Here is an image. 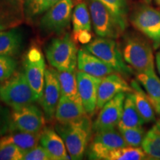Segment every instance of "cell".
<instances>
[{
    "label": "cell",
    "mask_w": 160,
    "mask_h": 160,
    "mask_svg": "<svg viewBox=\"0 0 160 160\" xmlns=\"http://www.w3.org/2000/svg\"><path fill=\"white\" fill-rule=\"evenodd\" d=\"M55 130L62 138L71 159H82L93 133V123L88 114L71 122H58Z\"/></svg>",
    "instance_id": "obj_1"
},
{
    "label": "cell",
    "mask_w": 160,
    "mask_h": 160,
    "mask_svg": "<svg viewBox=\"0 0 160 160\" xmlns=\"http://www.w3.org/2000/svg\"><path fill=\"white\" fill-rule=\"evenodd\" d=\"M142 148L149 159L160 160V122L158 121L144 138Z\"/></svg>",
    "instance_id": "obj_26"
},
{
    "label": "cell",
    "mask_w": 160,
    "mask_h": 160,
    "mask_svg": "<svg viewBox=\"0 0 160 160\" xmlns=\"http://www.w3.org/2000/svg\"><path fill=\"white\" fill-rule=\"evenodd\" d=\"M0 99L12 108L33 104L39 97L32 89L24 71H19L0 85Z\"/></svg>",
    "instance_id": "obj_2"
},
{
    "label": "cell",
    "mask_w": 160,
    "mask_h": 160,
    "mask_svg": "<svg viewBox=\"0 0 160 160\" xmlns=\"http://www.w3.org/2000/svg\"><path fill=\"white\" fill-rule=\"evenodd\" d=\"M133 27L148 38L154 49L160 46V11L148 5H142L131 16Z\"/></svg>",
    "instance_id": "obj_8"
},
{
    "label": "cell",
    "mask_w": 160,
    "mask_h": 160,
    "mask_svg": "<svg viewBox=\"0 0 160 160\" xmlns=\"http://www.w3.org/2000/svg\"><path fill=\"white\" fill-rule=\"evenodd\" d=\"M11 112L0 105V138L11 131Z\"/></svg>",
    "instance_id": "obj_35"
},
{
    "label": "cell",
    "mask_w": 160,
    "mask_h": 160,
    "mask_svg": "<svg viewBox=\"0 0 160 160\" xmlns=\"http://www.w3.org/2000/svg\"><path fill=\"white\" fill-rule=\"evenodd\" d=\"M77 68L88 74L102 78L116 72L111 66L92 54L84 47L78 51Z\"/></svg>",
    "instance_id": "obj_16"
},
{
    "label": "cell",
    "mask_w": 160,
    "mask_h": 160,
    "mask_svg": "<svg viewBox=\"0 0 160 160\" xmlns=\"http://www.w3.org/2000/svg\"><path fill=\"white\" fill-rule=\"evenodd\" d=\"M151 1H152V0H145V2H146V3H148V4L151 3Z\"/></svg>",
    "instance_id": "obj_38"
},
{
    "label": "cell",
    "mask_w": 160,
    "mask_h": 160,
    "mask_svg": "<svg viewBox=\"0 0 160 160\" xmlns=\"http://www.w3.org/2000/svg\"><path fill=\"white\" fill-rule=\"evenodd\" d=\"M84 48L120 74L129 76L132 73V69L126 64L121 49L113 39L95 38Z\"/></svg>",
    "instance_id": "obj_5"
},
{
    "label": "cell",
    "mask_w": 160,
    "mask_h": 160,
    "mask_svg": "<svg viewBox=\"0 0 160 160\" xmlns=\"http://www.w3.org/2000/svg\"><path fill=\"white\" fill-rule=\"evenodd\" d=\"M22 160H53V157L42 146H37L25 152Z\"/></svg>",
    "instance_id": "obj_34"
},
{
    "label": "cell",
    "mask_w": 160,
    "mask_h": 160,
    "mask_svg": "<svg viewBox=\"0 0 160 160\" xmlns=\"http://www.w3.org/2000/svg\"><path fill=\"white\" fill-rule=\"evenodd\" d=\"M71 21L73 33L82 31H91V14L85 2H80L76 6L72 13Z\"/></svg>",
    "instance_id": "obj_27"
},
{
    "label": "cell",
    "mask_w": 160,
    "mask_h": 160,
    "mask_svg": "<svg viewBox=\"0 0 160 160\" xmlns=\"http://www.w3.org/2000/svg\"><path fill=\"white\" fill-rule=\"evenodd\" d=\"M25 152L11 143L0 141V160H22Z\"/></svg>",
    "instance_id": "obj_32"
},
{
    "label": "cell",
    "mask_w": 160,
    "mask_h": 160,
    "mask_svg": "<svg viewBox=\"0 0 160 160\" xmlns=\"http://www.w3.org/2000/svg\"><path fill=\"white\" fill-rule=\"evenodd\" d=\"M149 157L142 148L125 146L119 148L109 153L107 160H144Z\"/></svg>",
    "instance_id": "obj_29"
},
{
    "label": "cell",
    "mask_w": 160,
    "mask_h": 160,
    "mask_svg": "<svg viewBox=\"0 0 160 160\" xmlns=\"http://www.w3.org/2000/svg\"><path fill=\"white\" fill-rule=\"evenodd\" d=\"M156 2H157L159 5H160V0H156Z\"/></svg>",
    "instance_id": "obj_39"
},
{
    "label": "cell",
    "mask_w": 160,
    "mask_h": 160,
    "mask_svg": "<svg viewBox=\"0 0 160 160\" xmlns=\"http://www.w3.org/2000/svg\"><path fill=\"white\" fill-rule=\"evenodd\" d=\"M120 49L125 62L137 72L154 69L153 50L142 37L133 34L125 36Z\"/></svg>",
    "instance_id": "obj_3"
},
{
    "label": "cell",
    "mask_w": 160,
    "mask_h": 160,
    "mask_svg": "<svg viewBox=\"0 0 160 160\" xmlns=\"http://www.w3.org/2000/svg\"><path fill=\"white\" fill-rule=\"evenodd\" d=\"M87 115L83 106L63 96H60L55 118L59 123H68Z\"/></svg>",
    "instance_id": "obj_20"
},
{
    "label": "cell",
    "mask_w": 160,
    "mask_h": 160,
    "mask_svg": "<svg viewBox=\"0 0 160 160\" xmlns=\"http://www.w3.org/2000/svg\"><path fill=\"white\" fill-rule=\"evenodd\" d=\"M125 93H120L102 108L93 123V131L98 132L115 128L118 126L122 113Z\"/></svg>",
    "instance_id": "obj_12"
},
{
    "label": "cell",
    "mask_w": 160,
    "mask_h": 160,
    "mask_svg": "<svg viewBox=\"0 0 160 160\" xmlns=\"http://www.w3.org/2000/svg\"><path fill=\"white\" fill-rule=\"evenodd\" d=\"M45 53L50 65L57 71L76 70L78 50L74 40L68 33L54 38L46 48Z\"/></svg>",
    "instance_id": "obj_4"
},
{
    "label": "cell",
    "mask_w": 160,
    "mask_h": 160,
    "mask_svg": "<svg viewBox=\"0 0 160 160\" xmlns=\"http://www.w3.org/2000/svg\"><path fill=\"white\" fill-rule=\"evenodd\" d=\"M89 11L93 30L100 37L117 39L125 31L112 13L97 0H90Z\"/></svg>",
    "instance_id": "obj_6"
},
{
    "label": "cell",
    "mask_w": 160,
    "mask_h": 160,
    "mask_svg": "<svg viewBox=\"0 0 160 160\" xmlns=\"http://www.w3.org/2000/svg\"><path fill=\"white\" fill-rule=\"evenodd\" d=\"M120 133L122 136L128 146L139 147L142 145L145 131L142 127L141 128H118Z\"/></svg>",
    "instance_id": "obj_31"
},
{
    "label": "cell",
    "mask_w": 160,
    "mask_h": 160,
    "mask_svg": "<svg viewBox=\"0 0 160 160\" xmlns=\"http://www.w3.org/2000/svg\"><path fill=\"white\" fill-rule=\"evenodd\" d=\"M22 35L17 29L0 31V55L13 56L19 53L22 45Z\"/></svg>",
    "instance_id": "obj_23"
},
{
    "label": "cell",
    "mask_w": 160,
    "mask_h": 160,
    "mask_svg": "<svg viewBox=\"0 0 160 160\" xmlns=\"http://www.w3.org/2000/svg\"><path fill=\"white\" fill-rule=\"evenodd\" d=\"M101 2L119 22L125 30L128 26L129 7L128 0H97Z\"/></svg>",
    "instance_id": "obj_28"
},
{
    "label": "cell",
    "mask_w": 160,
    "mask_h": 160,
    "mask_svg": "<svg viewBox=\"0 0 160 160\" xmlns=\"http://www.w3.org/2000/svg\"><path fill=\"white\" fill-rule=\"evenodd\" d=\"M73 40L78 42L82 45H87L92 40V34L91 31H82L73 33Z\"/></svg>",
    "instance_id": "obj_36"
},
{
    "label": "cell",
    "mask_w": 160,
    "mask_h": 160,
    "mask_svg": "<svg viewBox=\"0 0 160 160\" xmlns=\"http://www.w3.org/2000/svg\"><path fill=\"white\" fill-rule=\"evenodd\" d=\"M57 75L60 84L61 96L82 105L78 91L77 73L75 71H57Z\"/></svg>",
    "instance_id": "obj_24"
},
{
    "label": "cell",
    "mask_w": 160,
    "mask_h": 160,
    "mask_svg": "<svg viewBox=\"0 0 160 160\" xmlns=\"http://www.w3.org/2000/svg\"><path fill=\"white\" fill-rule=\"evenodd\" d=\"M60 0H24L25 15L28 19H34L45 13Z\"/></svg>",
    "instance_id": "obj_30"
},
{
    "label": "cell",
    "mask_w": 160,
    "mask_h": 160,
    "mask_svg": "<svg viewBox=\"0 0 160 160\" xmlns=\"http://www.w3.org/2000/svg\"><path fill=\"white\" fill-rule=\"evenodd\" d=\"M60 96L61 90L57 71L53 68H47L45 70L43 93L39 99L47 119H52L55 117Z\"/></svg>",
    "instance_id": "obj_13"
},
{
    "label": "cell",
    "mask_w": 160,
    "mask_h": 160,
    "mask_svg": "<svg viewBox=\"0 0 160 160\" xmlns=\"http://www.w3.org/2000/svg\"><path fill=\"white\" fill-rule=\"evenodd\" d=\"M24 13V0H0V31L19 25Z\"/></svg>",
    "instance_id": "obj_17"
},
{
    "label": "cell",
    "mask_w": 160,
    "mask_h": 160,
    "mask_svg": "<svg viewBox=\"0 0 160 160\" xmlns=\"http://www.w3.org/2000/svg\"><path fill=\"white\" fill-rule=\"evenodd\" d=\"M128 146L119 130L116 128L96 132L87 149L88 159L107 160L113 150Z\"/></svg>",
    "instance_id": "obj_10"
},
{
    "label": "cell",
    "mask_w": 160,
    "mask_h": 160,
    "mask_svg": "<svg viewBox=\"0 0 160 160\" xmlns=\"http://www.w3.org/2000/svg\"><path fill=\"white\" fill-rule=\"evenodd\" d=\"M159 116H160V113H159ZM159 122H160V119H159Z\"/></svg>",
    "instance_id": "obj_40"
},
{
    "label": "cell",
    "mask_w": 160,
    "mask_h": 160,
    "mask_svg": "<svg viewBox=\"0 0 160 160\" xmlns=\"http://www.w3.org/2000/svg\"><path fill=\"white\" fill-rule=\"evenodd\" d=\"M156 64H157V67L160 75V50L157 53L156 55Z\"/></svg>",
    "instance_id": "obj_37"
},
{
    "label": "cell",
    "mask_w": 160,
    "mask_h": 160,
    "mask_svg": "<svg viewBox=\"0 0 160 160\" xmlns=\"http://www.w3.org/2000/svg\"><path fill=\"white\" fill-rule=\"evenodd\" d=\"M40 145L45 148L53 160L71 159L62 138L52 128H44L40 135Z\"/></svg>",
    "instance_id": "obj_18"
},
{
    "label": "cell",
    "mask_w": 160,
    "mask_h": 160,
    "mask_svg": "<svg viewBox=\"0 0 160 160\" xmlns=\"http://www.w3.org/2000/svg\"><path fill=\"white\" fill-rule=\"evenodd\" d=\"M23 68L30 85L40 99L43 93L46 69L45 58L39 48L32 46L28 51L24 57Z\"/></svg>",
    "instance_id": "obj_11"
},
{
    "label": "cell",
    "mask_w": 160,
    "mask_h": 160,
    "mask_svg": "<svg viewBox=\"0 0 160 160\" xmlns=\"http://www.w3.org/2000/svg\"><path fill=\"white\" fill-rule=\"evenodd\" d=\"M44 112L34 105H24L13 108L11 111V131L41 133L45 128Z\"/></svg>",
    "instance_id": "obj_7"
},
{
    "label": "cell",
    "mask_w": 160,
    "mask_h": 160,
    "mask_svg": "<svg viewBox=\"0 0 160 160\" xmlns=\"http://www.w3.org/2000/svg\"><path fill=\"white\" fill-rule=\"evenodd\" d=\"M40 135L41 133H32L22 131H13L8 135L2 137L0 141L13 144L25 153L39 145Z\"/></svg>",
    "instance_id": "obj_25"
},
{
    "label": "cell",
    "mask_w": 160,
    "mask_h": 160,
    "mask_svg": "<svg viewBox=\"0 0 160 160\" xmlns=\"http://www.w3.org/2000/svg\"><path fill=\"white\" fill-rule=\"evenodd\" d=\"M131 85L133 90V95L136 106L145 123L154 121L156 119V111L148 96L141 88L137 80H133Z\"/></svg>",
    "instance_id": "obj_21"
},
{
    "label": "cell",
    "mask_w": 160,
    "mask_h": 160,
    "mask_svg": "<svg viewBox=\"0 0 160 160\" xmlns=\"http://www.w3.org/2000/svg\"><path fill=\"white\" fill-rule=\"evenodd\" d=\"M137 79L145 88L151 99L156 113H160V79L156 74L154 69L137 72Z\"/></svg>",
    "instance_id": "obj_19"
},
{
    "label": "cell",
    "mask_w": 160,
    "mask_h": 160,
    "mask_svg": "<svg viewBox=\"0 0 160 160\" xmlns=\"http://www.w3.org/2000/svg\"><path fill=\"white\" fill-rule=\"evenodd\" d=\"M78 91L82 106L88 115L93 114L97 110L98 89L102 77L89 75L85 72H77Z\"/></svg>",
    "instance_id": "obj_14"
},
{
    "label": "cell",
    "mask_w": 160,
    "mask_h": 160,
    "mask_svg": "<svg viewBox=\"0 0 160 160\" xmlns=\"http://www.w3.org/2000/svg\"><path fill=\"white\" fill-rule=\"evenodd\" d=\"M131 85L120 73L115 72L102 78L98 89L97 109L100 110L108 102L120 93H133Z\"/></svg>",
    "instance_id": "obj_15"
},
{
    "label": "cell",
    "mask_w": 160,
    "mask_h": 160,
    "mask_svg": "<svg viewBox=\"0 0 160 160\" xmlns=\"http://www.w3.org/2000/svg\"><path fill=\"white\" fill-rule=\"evenodd\" d=\"M144 123L145 122L136 106L133 93H127L118 128H141Z\"/></svg>",
    "instance_id": "obj_22"
},
{
    "label": "cell",
    "mask_w": 160,
    "mask_h": 160,
    "mask_svg": "<svg viewBox=\"0 0 160 160\" xmlns=\"http://www.w3.org/2000/svg\"><path fill=\"white\" fill-rule=\"evenodd\" d=\"M17 68V61L13 57L0 55V82L8 79L15 73Z\"/></svg>",
    "instance_id": "obj_33"
},
{
    "label": "cell",
    "mask_w": 160,
    "mask_h": 160,
    "mask_svg": "<svg viewBox=\"0 0 160 160\" xmlns=\"http://www.w3.org/2000/svg\"><path fill=\"white\" fill-rule=\"evenodd\" d=\"M72 0H60L40 20V28L45 33L62 35L68 28L73 13Z\"/></svg>",
    "instance_id": "obj_9"
}]
</instances>
